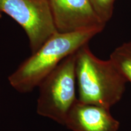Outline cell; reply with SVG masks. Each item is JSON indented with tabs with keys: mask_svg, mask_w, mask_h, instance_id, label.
Here are the masks:
<instances>
[{
	"mask_svg": "<svg viewBox=\"0 0 131 131\" xmlns=\"http://www.w3.org/2000/svg\"><path fill=\"white\" fill-rule=\"evenodd\" d=\"M103 29L92 28L69 33L57 32L10 75L8 78L10 84L20 93L32 91L65 58L88 45Z\"/></svg>",
	"mask_w": 131,
	"mask_h": 131,
	"instance_id": "obj_1",
	"label": "cell"
},
{
	"mask_svg": "<svg viewBox=\"0 0 131 131\" xmlns=\"http://www.w3.org/2000/svg\"><path fill=\"white\" fill-rule=\"evenodd\" d=\"M76 53L65 58L39 85L37 112L64 126L76 96Z\"/></svg>",
	"mask_w": 131,
	"mask_h": 131,
	"instance_id": "obj_3",
	"label": "cell"
},
{
	"mask_svg": "<svg viewBox=\"0 0 131 131\" xmlns=\"http://www.w3.org/2000/svg\"><path fill=\"white\" fill-rule=\"evenodd\" d=\"M76 78L80 101L109 108L122 99L127 80L112 60H103L88 45L76 53Z\"/></svg>",
	"mask_w": 131,
	"mask_h": 131,
	"instance_id": "obj_2",
	"label": "cell"
},
{
	"mask_svg": "<svg viewBox=\"0 0 131 131\" xmlns=\"http://www.w3.org/2000/svg\"><path fill=\"white\" fill-rule=\"evenodd\" d=\"M123 75L131 83V41L124 42L111 53L110 58Z\"/></svg>",
	"mask_w": 131,
	"mask_h": 131,
	"instance_id": "obj_7",
	"label": "cell"
},
{
	"mask_svg": "<svg viewBox=\"0 0 131 131\" xmlns=\"http://www.w3.org/2000/svg\"><path fill=\"white\" fill-rule=\"evenodd\" d=\"M1 16H2V12H1V11H0V18H1Z\"/></svg>",
	"mask_w": 131,
	"mask_h": 131,
	"instance_id": "obj_9",
	"label": "cell"
},
{
	"mask_svg": "<svg viewBox=\"0 0 131 131\" xmlns=\"http://www.w3.org/2000/svg\"><path fill=\"white\" fill-rule=\"evenodd\" d=\"M100 18L106 24L112 18L116 0H90Z\"/></svg>",
	"mask_w": 131,
	"mask_h": 131,
	"instance_id": "obj_8",
	"label": "cell"
},
{
	"mask_svg": "<svg viewBox=\"0 0 131 131\" xmlns=\"http://www.w3.org/2000/svg\"><path fill=\"white\" fill-rule=\"evenodd\" d=\"M57 32L105 27L90 0H48Z\"/></svg>",
	"mask_w": 131,
	"mask_h": 131,
	"instance_id": "obj_5",
	"label": "cell"
},
{
	"mask_svg": "<svg viewBox=\"0 0 131 131\" xmlns=\"http://www.w3.org/2000/svg\"><path fill=\"white\" fill-rule=\"evenodd\" d=\"M64 126L72 131H118L119 122L109 108L77 100L68 113Z\"/></svg>",
	"mask_w": 131,
	"mask_h": 131,
	"instance_id": "obj_6",
	"label": "cell"
},
{
	"mask_svg": "<svg viewBox=\"0 0 131 131\" xmlns=\"http://www.w3.org/2000/svg\"><path fill=\"white\" fill-rule=\"evenodd\" d=\"M0 11L24 29L32 53L58 32L48 0H0Z\"/></svg>",
	"mask_w": 131,
	"mask_h": 131,
	"instance_id": "obj_4",
	"label": "cell"
}]
</instances>
